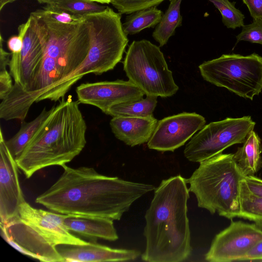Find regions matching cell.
I'll return each mask as SVG.
<instances>
[{"label":"cell","instance_id":"1","mask_svg":"<svg viewBox=\"0 0 262 262\" xmlns=\"http://www.w3.org/2000/svg\"><path fill=\"white\" fill-rule=\"evenodd\" d=\"M61 167L58 179L35 199L61 214L120 220L134 202L155 189L151 184L100 174L93 167Z\"/></svg>","mask_w":262,"mask_h":262},{"label":"cell","instance_id":"2","mask_svg":"<svg viewBox=\"0 0 262 262\" xmlns=\"http://www.w3.org/2000/svg\"><path fill=\"white\" fill-rule=\"evenodd\" d=\"M181 175L163 180L155 189L147 210L143 234L146 248L141 256L147 262H181L191 254L187 216L189 190Z\"/></svg>","mask_w":262,"mask_h":262},{"label":"cell","instance_id":"3","mask_svg":"<svg viewBox=\"0 0 262 262\" xmlns=\"http://www.w3.org/2000/svg\"><path fill=\"white\" fill-rule=\"evenodd\" d=\"M30 26L43 50L38 74L31 90L10 100L12 108L26 116L39 94L71 74L83 61L90 48L88 26L83 20L76 24H63L30 14Z\"/></svg>","mask_w":262,"mask_h":262},{"label":"cell","instance_id":"4","mask_svg":"<svg viewBox=\"0 0 262 262\" xmlns=\"http://www.w3.org/2000/svg\"><path fill=\"white\" fill-rule=\"evenodd\" d=\"M78 101L62 99L15 160L26 178L51 166H62L84 148L86 124Z\"/></svg>","mask_w":262,"mask_h":262},{"label":"cell","instance_id":"5","mask_svg":"<svg viewBox=\"0 0 262 262\" xmlns=\"http://www.w3.org/2000/svg\"><path fill=\"white\" fill-rule=\"evenodd\" d=\"M83 17L88 26L90 37L86 58L71 74L39 94L37 102L59 100L84 75H101L114 69L122 59L128 39L123 30L121 14L107 7L102 11Z\"/></svg>","mask_w":262,"mask_h":262},{"label":"cell","instance_id":"6","mask_svg":"<svg viewBox=\"0 0 262 262\" xmlns=\"http://www.w3.org/2000/svg\"><path fill=\"white\" fill-rule=\"evenodd\" d=\"M69 215L35 208L25 201L9 224L15 246L32 258L50 261L59 255L58 245L88 244L67 229L64 221Z\"/></svg>","mask_w":262,"mask_h":262},{"label":"cell","instance_id":"7","mask_svg":"<svg viewBox=\"0 0 262 262\" xmlns=\"http://www.w3.org/2000/svg\"><path fill=\"white\" fill-rule=\"evenodd\" d=\"M245 178L233 154L221 153L200 162L186 181L198 207L232 220L239 216L241 183Z\"/></svg>","mask_w":262,"mask_h":262},{"label":"cell","instance_id":"8","mask_svg":"<svg viewBox=\"0 0 262 262\" xmlns=\"http://www.w3.org/2000/svg\"><path fill=\"white\" fill-rule=\"evenodd\" d=\"M123 63L129 80L146 96L169 97L179 90L159 47L149 40L132 42Z\"/></svg>","mask_w":262,"mask_h":262},{"label":"cell","instance_id":"9","mask_svg":"<svg viewBox=\"0 0 262 262\" xmlns=\"http://www.w3.org/2000/svg\"><path fill=\"white\" fill-rule=\"evenodd\" d=\"M199 68L205 80L244 98L252 100L262 91V57L257 54H224Z\"/></svg>","mask_w":262,"mask_h":262},{"label":"cell","instance_id":"10","mask_svg":"<svg viewBox=\"0 0 262 262\" xmlns=\"http://www.w3.org/2000/svg\"><path fill=\"white\" fill-rule=\"evenodd\" d=\"M255 125L250 116L212 122L192 136L185 146L184 156L193 162L208 159L234 144L243 143Z\"/></svg>","mask_w":262,"mask_h":262},{"label":"cell","instance_id":"11","mask_svg":"<svg viewBox=\"0 0 262 262\" xmlns=\"http://www.w3.org/2000/svg\"><path fill=\"white\" fill-rule=\"evenodd\" d=\"M262 240V231L254 224L231 220L228 227L213 238L205 260L210 262L241 261L257 243Z\"/></svg>","mask_w":262,"mask_h":262},{"label":"cell","instance_id":"12","mask_svg":"<svg viewBox=\"0 0 262 262\" xmlns=\"http://www.w3.org/2000/svg\"><path fill=\"white\" fill-rule=\"evenodd\" d=\"M206 120L195 113L183 112L158 121L147 142L149 148L173 151L184 145L205 125Z\"/></svg>","mask_w":262,"mask_h":262},{"label":"cell","instance_id":"13","mask_svg":"<svg viewBox=\"0 0 262 262\" xmlns=\"http://www.w3.org/2000/svg\"><path fill=\"white\" fill-rule=\"evenodd\" d=\"M80 103L95 106L108 115L113 106L143 98V91L130 80L82 83L76 90Z\"/></svg>","mask_w":262,"mask_h":262},{"label":"cell","instance_id":"14","mask_svg":"<svg viewBox=\"0 0 262 262\" xmlns=\"http://www.w3.org/2000/svg\"><path fill=\"white\" fill-rule=\"evenodd\" d=\"M0 223L16 217L25 201L18 178V167L0 132Z\"/></svg>","mask_w":262,"mask_h":262},{"label":"cell","instance_id":"15","mask_svg":"<svg viewBox=\"0 0 262 262\" xmlns=\"http://www.w3.org/2000/svg\"><path fill=\"white\" fill-rule=\"evenodd\" d=\"M57 249L64 262L128 261L140 254L137 250L112 248L90 242L85 245H60Z\"/></svg>","mask_w":262,"mask_h":262},{"label":"cell","instance_id":"16","mask_svg":"<svg viewBox=\"0 0 262 262\" xmlns=\"http://www.w3.org/2000/svg\"><path fill=\"white\" fill-rule=\"evenodd\" d=\"M158 123L149 117H113L110 124L116 138L132 147L148 142Z\"/></svg>","mask_w":262,"mask_h":262},{"label":"cell","instance_id":"17","mask_svg":"<svg viewBox=\"0 0 262 262\" xmlns=\"http://www.w3.org/2000/svg\"><path fill=\"white\" fill-rule=\"evenodd\" d=\"M67 229L90 242L97 243L99 239L115 241L118 239L113 220L104 217L71 215L65 219Z\"/></svg>","mask_w":262,"mask_h":262},{"label":"cell","instance_id":"18","mask_svg":"<svg viewBox=\"0 0 262 262\" xmlns=\"http://www.w3.org/2000/svg\"><path fill=\"white\" fill-rule=\"evenodd\" d=\"M243 143L233 154L234 159L245 177L254 176L262 167L261 140L252 130Z\"/></svg>","mask_w":262,"mask_h":262},{"label":"cell","instance_id":"19","mask_svg":"<svg viewBox=\"0 0 262 262\" xmlns=\"http://www.w3.org/2000/svg\"><path fill=\"white\" fill-rule=\"evenodd\" d=\"M55 106H53L48 111L45 107L37 117L29 122H26L24 120L21 121L20 127L17 133L10 139L6 141L10 151L15 160L22 153L42 123L51 113Z\"/></svg>","mask_w":262,"mask_h":262},{"label":"cell","instance_id":"20","mask_svg":"<svg viewBox=\"0 0 262 262\" xmlns=\"http://www.w3.org/2000/svg\"><path fill=\"white\" fill-rule=\"evenodd\" d=\"M182 0H169V7L163 15L152 33V37L163 47L169 38L174 34L177 27L182 25V16L180 14V6Z\"/></svg>","mask_w":262,"mask_h":262},{"label":"cell","instance_id":"21","mask_svg":"<svg viewBox=\"0 0 262 262\" xmlns=\"http://www.w3.org/2000/svg\"><path fill=\"white\" fill-rule=\"evenodd\" d=\"M163 12L157 6L138 10L132 13L122 24V28L126 35L139 33L148 28H154L160 21Z\"/></svg>","mask_w":262,"mask_h":262},{"label":"cell","instance_id":"22","mask_svg":"<svg viewBox=\"0 0 262 262\" xmlns=\"http://www.w3.org/2000/svg\"><path fill=\"white\" fill-rule=\"evenodd\" d=\"M157 96H146L144 99L119 103L113 106L108 115L112 117H149L157 104Z\"/></svg>","mask_w":262,"mask_h":262},{"label":"cell","instance_id":"23","mask_svg":"<svg viewBox=\"0 0 262 262\" xmlns=\"http://www.w3.org/2000/svg\"><path fill=\"white\" fill-rule=\"evenodd\" d=\"M238 217L256 221L262 220V196L251 191L245 179L241 183Z\"/></svg>","mask_w":262,"mask_h":262},{"label":"cell","instance_id":"24","mask_svg":"<svg viewBox=\"0 0 262 262\" xmlns=\"http://www.w3.org/2000/svg\"><path fill=\"white\" fill-rule=\"evenodd\" d=\"M46 8L66 11L74 15L83 16L85 15L99 12L107 7L97 3L86 0H60L52 4L46 5Z\"/></svg>","mask_w":262,"mask_h":262},{"label":"cell","instance_id":"25","mask_svg":"<svg viewBox=\"0 0 262 262\" xmlns=\"http://www.w3.org/2000/svg\"><path fill=\"white\" fill-rule=\"evenodd\" d=\"M219 10L222 22L228 28L235 29L244 25L245 16L235 7V2L229 0H208Z\"/></svg>","mask_w":262,"mask_h":262},{"label":"cell","instance_id":"26","mask_svg":"<svg viewBox=\"0 0 262 262\" xmlns=\"http://www.w3.org/2000/svg\"><path fill=\"white\" fill-rule=\"evenodd\" d=\"M3 38L1 34L0 39V99H5L12 91L13 85L12 76L7 70L9 66L11 53L6 51L3 47Z\"/></svg>","mask_w":262,"mask_h":262},{"label":"cell","instance_id":"27","mask_svg":"<svg viewBox=\"0 0 262 262\" xmlns=\"http://www.w3.org/2000/svg\"><path fill=\"white\" fill-rule=\"evenodd\" d=\"M31 14L38 17L47 18L51 20L68 24H76L83 20V16L68 13L66 11L42 7L31 13Z\"/></svg>","mask_w":262,"mask_h":262},{"label":"cell","instance_id":"28","mask_svg":"<svg viewBox=\"0 0 262 262\" xmlns=\"http://www.w3.org/2000/svg\"><path fill=\"white\" fill-rule=\"evenodd\" d=\"M164 0H112L111 4L120 14H130L138 10L157 6Z\"/></svg>","mask_w":262,"mask_h":262},{"label":"cell","instance_id":"29","mask_svg":"<svg viewBox=\"0 0 262 262\" xmlns=\"http://www.w3.org/2000/svg\"><path fill=\"white\" fill-rule=\"evenodd\" d=\"M236 37V43L246 41L262 45V20L253 19L251 24L244 25L241 32Z\"/></svg>","mask_w":262,"mask_h":262},{"label":"cell","instance_id":"30","mask_svg":"<svg viewBox=\"0 0 262 262\" xmlns=\"http://www.w3.org/2000/svg\"><path fill=\"white\" fill-rule=\"evenodd\" d=\"M253 19L262 20V0H242Z\"/></svg>","mask_w":262,"mask_h":262},{"label":"cell","instance_id":"31","mask_svg":"<svg viewBox=\"0 0 262 262\" xmlns=\"http://www.w3.org/2000/svg\"><path fill=\"white\" fill-rule=\"evenodd\" d=\"M245 181L251 191L262 196V179L255 176H249L245 177Z\"/></svg>","mask_w":262,"mask_h":262},{"label":"cell","instance_id":"32","mask_svg":"<svg viewBox=\"0 0 262 262\" xmlns=\"http://www.w3.org/2000/svg\"><path fill=\"white\" fill-rule=\"evenodd\" d=\"M246 260H262V240L249 251L241 261Z\"/></svg>","mask_w":262,"mask_h":262},{"label":"cell","instance_id":"33","mask_svg":"<svg viewBox=\"0 0 262 262\" xmlns=\"http://www.w3.org/2000/svg\"><path fill=\"white\" fill-rule=\"evenodd\" d=\"M40 4H45L46 5L52 4L55 3L60 0H36Z\"/></svg>","mask_w":262,"mask_h":262},{"label":"cell","instance_id":"34","mask_svg":"<svg viewBox=\"0 0 262 262\" xmlns=\"http://www.w3.org/2000/svg\"><path fill=\"white\" fill-rule=\"evenodd\" d=\"M90 2L98 3L100 4H111L112 0H86Z\"/></svg>","mask_w":262,"mask_h":262},{"label":"cell","instance_id":"35","mask_svg":"<svg viewBox=\"0 0 262 262\" xmlns=\"http://www.w3.org/2000/svg\"><path fill=\"white\" fill-rule=\"evenodd\" d=\"M11 0H0V10L7 4L10 3Z\"/></svg>","mask_w":262,"mask_h":262},{"label":"cell","instance_id":"36","mask_svg":"<svg viewBox=\"0 0 262 262\" xmlns=\"http://www.w3.org/2000/svg\"><path fill=\"white\" fill-rule=\"evenodd\" d=\"M256 226L262 231V220H257L254 222Z\"/></svg>","mask_w":262,"mask_h":262},{"label":"cell","instance_id":"37","mask_svg":"<svg viewBox=\"0 0 262 262\" xmlns=\"http://www.w3.org/2000/svg\"><path fill=\"white\" fill-rule=\"evenodd\" d=\"M16 1V0H11L10 3L13 2L14 1Z\"/></svg>","mask_w":262,"mask_h":262}]
</instances>
